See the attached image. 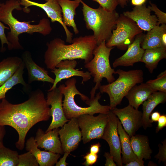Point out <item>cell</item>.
Here are the masks:
<instances>
[{
  "instance_id": "6da1fadb",
  "label": "cell",
  "mask_w": 166,
  "mask_h": 166,
  "mask_svg": "<svg viewBox=\"0 0 166 166\" xmlns=\"http://www.w3.org/2000/svg\"><path fill=\"white\" fill-rule=\"evenodd\" d=\"M44 94L38 89L31 93L29 99L21 103L14 104L5 98L0 102V125L10 126L17 131L18 139L16 148L22 150L25 138L29 130L35 124L48 120L50 108Z\"/></svg>"
},
{
  "instance_id": "7a4b0ae2",
  "label": "cell",
  "mask_w": 166,
  "mask_h": 166,
  "mask_svg": "<svg viewBox=\"0 0 166 166\" xmlns=\"http://www.w3.org/2000/svg\"><path fill=\"white\" fill-rule=\"evenodd\" d=\"M97 45L93 35L75 38L68 45L61 39L55 38L47 44L44 62L47 68L51 70L64 60L81 59L86 64L93 58V52Z\"/></svg>"
},
{
  "instance_id": "3957f363",
  "label": "cell",
  "mask_w": 166,
  "mask_h": 166,
  "mask_svg": "<svg viewBox=\"0 0 166 166\" xmlns=\"http://www.w3.org/2000/svg\"><path fill=\"white\" fill-rule=\"evenodd\" d=\"M22 9L18 0H8L1 4L0 21L8 25L10 29L6 36L9 43L8 47L10 50L23 49L19 41L18 36L21 34H32L37 32L46 36L52 31L50 21L47 18L42 19L36 25L31 24L30 22H22L18 20L13 16L12 12L14 10H19Z\"/></svg>"
},
{
  "instance_id": "277c9868",
  "label": "cell",
  "mask_w": 166,
  "mask_h": 166,
  "mask_svg": "<svg viewBox=\"0 0 166 166\" xmlns=\"http://www.w3.org/2000/svg\"><path fill=\"white\" fill-rule=\"evenodd\" d=\"M82 11L85 26L92 30L97 45L103 41H107L112 34L119 18V14L115 10L109 11L100 6L97 9L90 7L82 0Z\"/></svg>"
},
{
  "instance_id": "5b68a950",
  "label": "cell",
  "mask_w": 166,
  "mask_h": 166,
  "mask_svg": "<svg viewBox=\"0 0 166 166\" xmlns=\"http://www.w3.org/2000/svg\"><path fill=\"white\" fill-rule=\"evenodd\" d=\"M115 74L118 78L111 83L101 85L99 89L101 93H107L109 97L110 110L121 104L123 99L134 86L143 81V72L141 69L125 71L118 69Z\"/></svg>"
},
{
  "instance_id": "8992f818",
  "label": "cell",
  "mask_w": 166,
  "mask_h": 166,
  "mask_svg": "<svg viewBox=\"0 0 166 166\" xmlns=\"http://www.w3.org/2000/svg\"><path fill=\"white\" fill-rule=\"evenodd\" d=\"M105 43L106 42L103 41L97 46L93 52V58L84 65L93 77V81L95 83L90 92V98L95 97L96 91L101 85L103 78H106L109 83L115 80L113 74L116 71L111 68L109 60L110 52L114 47H108Z\"/></svg>"
},
{
  "instance_id": "52a82bcc",
  "label": "cell",
  "mask_w": 166,
  "mask_h": 166,
  "mask_svg": "<svg viewBox=\"0 0 166 166\" xmlns=\"http://www.w3.org/2000/svg\"><path fill=\"white\" fill-rule=\"evenodd\" d=\"M116 26V29L113 30L111 36L105 43L108 47L116 46L125 50L132 42L135 37L143 32L135 22L123 14L119 16Z\"/></svg>"
},
{
  "instance_id": "ba28073f",
  "label": "cell",
  "mask_w": 166,
  "mask_h": 166,
  "mask_svg": "<svg viewBox=\"0 0 166 166\" xmlns=\"http://www.w3.org/2000/svg\"><path fill=\"white\" fill-rule=\"evenodd\" d=\"M81 130L82 140L84 144L94 139H101L109 120L108 114L100 113L97 116L84 114L77 118Z\"/></svg>"
},
{
  "instance_id": "9c48e42d",
  "label": "cell",
  "mask_w": 166,
  "mask_h": 166,
  "mask_svg": "<svg viewBox=\"0 0 166 166\" xmlns=\"http://www.w3.org/2000/svg\"><path fill=\"white\" fill-rule=\"evenodd\" d=\"M109 120L101 138L108 144L110 153L113 156L117 165H123L121 156V148L117 130L118 118L111 111L108 113Z\"/></svg>"
},
{
  "instance_id": "30bf717a",
  "label": "cell",
  "mask_w": 166,
  "mask_h": 166,
  "mask_svg": "<svg viewBox=\"0 0 166 166\" xmlns=\"http://www.w3.org/2000/svg\"><path fill=\"white\" fill-rule=\"evenodd\" d=\"M18 0L21 5L24 6L23 10L26 12H29L30 10H29L28 7L30 6H36L43 9L48 17L51 19L52 22H57L61 25L65 32L66 42L71 43L73 34L63 23L61 9L57 0H45L46 2L43 4L39 3L30 0Z\"/></svg>"
},
{
  "instance_id": "8fae6325",
  "label": "cell",
  "mask_w": 166,
  "mask_h": 166,
  "mask_svg": "<svg viewBox=\"0 0 166 166\" xmlns=\"http://www.w3.org/2000/svg\"><path fill=\"white\" fill-rule=\"evenodd\" d=\"M63 96L62 93L57 87L48 91L46 101L47 104L51 106L49 114L52 117V120L45 132L54 128L62 127L69 120L66 118L63 111Z\"/></svg>"
},
{
  "instance_id": "7c38bea8",
  "label": "cell",
  "mask_w": 166,
  "mask_h": 166,
  "mask_svg": "<svg viewBox=\"0 0 166 166\" xmlns=\"http://www.w3.org/2000/svg\"><path fill=\"white\" fill-rule=\"evenodd\" d=\"M117 116L123 128L130 137L135 135L142 126V112L128 105L122 109L111 110Z\"/></svg>"
},
{
  "instance_id": "4fadbf2b",
  "label": "cell",
  "mask_w": 166,
  "mask_h": 166,
  "mask_svg": "<svg viewBox=\"0 0 166 166\" xmlns=\"http://www.w3.org/2000/svg\"><path fill=\"white\" fill-rule=\"evenodd\" d=\"M68 122L59 129L58 134L64 152L70 153L77 148L82 136L77 118H72Z\"/></svg>"
},
{
  "instance_id": "5bb4252c",
  "label": "cell",
  "mask_w": 166,
  "mask_h": 166,
  "mask_svg": "<svg viewBox=\"0 0 166 166\" xmlns=\"http://www.w3.org/2000/svg\"><path fill=\"white\" fill-rule=\"evenodd\" d=\"M77 64L75 60H62L57 65L51 72L55 75L54 81L52 87L48 91H50L56 87L57 84L62 80L69 79L74 76L82 77V83L87 81L92 77L89 71L84 72L75 69Z\"/></svg>"
},
{
  "instance_id": "9a60e30c",
  "label": "cell",
  "mask_w": 166,
  "mask_h": 166,
  "mask_svg": "<svg viewBox=\"0 0 166 166\" xmlns=\"http://www.w3.org/2000/svg\"><path fill=\"white\" fill-rule=\"evenodd\" d=\"M145 35L142 33L136 36L132 42L128 46L126 52L114 61L113 64L114 68L119 66H132L135 63L140 61L144 51L140 45Z\"/></svg>"
},
{
  "instance_id": "2e32d148",
  "label": "cell",
  "mask_w": 166,
  "mask_h": 166,
  "mask_svg": "<svg viewBox=\"0 0 166 166\" xmlns=\"http://www.w3.org/2000/svg\"><path fill=\"white\" fill-rule=\"evenodd\" d=\"M151 10L146 5L135 6L130 11L123 13L125 16L133 21L142 30L148 31L157 25L158 19L151 14Z\"/></svg>"
},
{
  "instance_id": "e0dca14e",
  "label": "cell",
  "mask_w": 166,
  "mask_h": 166,
  "mask_svg": "<svg viewBox=\"0 0 166 166\" xmlns=\"http://www.w3.org/2000/svg\"><path fill=\"white\" fill-rule=\"evenodd\" d=\"M59 129L55 128L45 133L42 129L38 128L34 138L38 147L55 153L63 154L64 152L58 137Z\"/></svg>"
},
{
  "instance_id": "ac0fdd59",
  "label": "cell",
  "mask_w": 166,
  "mask_h": 166,
  "mask_svg": "<svg viewBox=\"0 0 166 166\" xmlns=\"http://www.w3.org/2000/svg\"><path fill=\"white\" fill-rule=\"evenodd\" d=\"M22 57V61L28 72L29 84L35 81L53 83L54 79L49 76L47 70L38 65L34 61L29 51L24 52Z\"/></svg>"
},
{
  "instance_id": "d6986e66",
  "label": "cell",
  "mask_w": 166,
  "mask_h": 166,
  "mask_svg": "<svg viewBox=\"0 0 166 166\" xmlns=\"http://www.w3.org/2000/svg\"><path fill=\"white\" fill-rule=\"evenodd\" d=\"M26 150L30 151L36 158L40 166H52L57 161L61 154L50 151H42L38 147L34 137H31L25 143Z\"/></svg>"
},
{
  "instance_id": "ffe728a7",
  "label": "cell",
  "mask_w": 166,
  "mask_h": 166,
  "mask_svg": "<svg viewBox=\"0 0 166 166\" xmlns=\"http://www.w3.org/2000/svg\"><path fill=\"white\" fill-rule=\"evenodd\" d=\"M166 25H156L148 31L141 44L144 50L159 47H166Z\"/></svg>"
},
{
  "instance_id": "44dd1931",
  "label": "cell",
  "mask_w": 166,
  "mask_h": 166,
  "mask_svg": "<svg viewBox=\"0 0 166 166\" xmlns=\"http://www.w3.org/2000/svg\"><path fill=\"white\" fill-rule=\"evenodd\" d=\"M166 101V92L156 91L152 93L142 104V126L144 129L152 126V123L150 117L154 109L159 104L165 103Z\"/></svg>"
},
{
  "instance_id": "7402d4cb",
  "label": "cell",
  "mask_w": 166,
  "mask_h": 166,
  "mask_svg": "<svg viewBox=\"0 0 166 166\" xmlns=\"http://www.w3.org/2000/svg\"><path fill=\"white\" fill-rule=\"evenodd\" d=\"M62 10L63 22L66 26L72 27L74 33L78 34L79 31L74 19L76 9L81 3L80 0H57Z\"/></svg>"
},
{
  "instance_id": "603a6c76",
  "label": "cell",
  "mask_w": 166,
  "mask_h": 166,
  "mask_svg": "<svg viewBox=\"0 0 166 166\" xmlns=\"http://www.w3.org/2000/svg\"><path fill=\"white\" fill-rule=\"evenodd\" d=\"M155 92L146 83L142 82L132 87L125 97L128 100L129 105L138 109L139 106Z\"/></svg>"
},
{
  "instance_id": "cb8c5ba5",
  "label": "cell",
  "mask_w": 166,
  "mask_h": 166,
  "mask_svg": "<svg viewBox=\"0 0 166 166\" xmlns=\"http://www.w3.org/2000/svg\"><path fill=\"white\" fill-rule=\"evenodd\" d=\"M130 141L132 150L139 160L151 159L152 151L150 147L148 136L135 134L130 137Z\"/></svg>"
},
{
  "instance_id": "d4e9b609",
  "label": "cell",
  "mask_w": 166,
  "mask_h": 166,
  "mask_svg": "<svg viewBox=\"0 0 166 166\" xmlns=\"http://www.w3.org/2000/svg\"><path fill=\"white\" fill-rule=\"evenodd\" d=\"M166 58V47H162L144 50L140 62L144 63L152 73L159 61Z\"/></svg>"
},
{
  "instance_id": "484cf974",
  "label": "cell",
  "mask_w": 166,
  "mask_h": 166,
  "mask_svg": "<svg viewBox=\"0 0 166 166\" xmlns=\"http://www.w3.org/2000/svg\"><path fill=\"white\" fill-rule=\"evenodd\" d=\"M117 130L121 142L123 164H125L135 160H140L134 153L131 145L130 137L123 128L119 120L117 123Z\"/></svg>"
},
{
  "instance_id": "4316f807",
  "label": "cell",
  "mask_w": 166,
  "mask_h": 166,
  "mask_svg": "<svg viewBox=\"0 0 166 166\" xmlns=\"http://www.w3.org/2000/svg\"><path fill=\"white\" fill-rule=\"evenodd\" d=\"M22 62L18 57H9L0 61V86L11 77Z\"/></svg>"
},
{
  "instance_id": "83f0119b",
  "label": "cell",
  "mask_w": 166,
  "mask_h": 166,
  "mask_svg": "<svg viewBox=\"0 0 166 166\" xmlns=\"http://www.w3.org/2000/svg\"><path fill=\"white\" fill-rule=\"evenodd\" d=\"M25 66L22 61L12 76L0 86V101L5 98L7 92L16 85L20 84L26 88L28 87V84L25 81L23 77Z\"/></svg>"
},
{
  "instance_id": "f1b7e54d",
  "label": "cell",
  "mask_w": 166,
  "mask_h": 166,
  "mask_svg": "<svg viewBox=\"0 0 166 166\" xmlns=\"http://www.w3.org/2000/svg\"><path fill=\"white\" fill-rule=\"evenodd\" d=\"M18 154L4 146L0 147V166H17Z\"/></svg>"
},
{
  "instance_id": "f546056e",
  "label": "cell",
  "mask_w": 166,
  "mask_h": 166,
  "mask_svg": "<svg viewBox=\"0 0 166 166\" xmlns=\"http://www.w3.org/2000/svg\"><path fill=\"white\" fill-rule=\"evenodd\" d=\"M146 83L154 91L166 93V70L159 74L156 79L149 80Z\"/></svg>"
},
{
  "instance_id": "4dcf8cb0",
  "label": "cell",
  "mask_w": 166,
  "mask_h": 166,
  "mask_svg": "<svg viewBox=\"0 0 166 166\" xmlns=\"http://www.w3.org/2000/svg\"><path fill=\"white\" fill-rule=\"evenodd\" d=\"M38 163L34 156L30 151L18 155L17 166H38Z\"/></svg>"
},
{
  "instance_id": "1f68e13d",
  "label": "cell",
  "mask_w": 166,
  "mask_h": 166,
  "mask_svg": "<svg viewBox=\"0 0 166 166\" xmlns=\"http://www.w3.org/2000/svg\"><path fill=\"white\" fill-rule=\"evenodd\" d=\"M149 3L150 5L148 7L151 11H153L155 12L158 19L157 25L166 24V13L160 10L155 4L152 3L150 2H149Z\"/></svg>"
},
{
  "instance_id": "d6a6232c",
  "label": "cell",
  "mask_w": 166,
  "mask_h": 166,
  "mask_svg": "<svg viewBox=\"0 0 166 166\" xmlns=\"http://www.w3.org/2000/svg\"><path fill=\"white\" fill-rule=\"evenodd\" d=\"M99 4L100 6L109 11L115 10L119 4L118 0H92Z\"/></svg>"
},
{
  "instance_id": "836d02e7",
  "label": "cell",
  "mask_w": 166,
  "mask_h": 166,
  "mask_svg": "<svg viewBox=\"0 0 166 166\" xmlns=\"http://www.w3.org/2000/svg\"><path fill=\"white\" fill-rule=\"evenodd\" d=\"M162 144H159V152L154 157L158 160V162H161L166 165V140H164L162 142Z\"/></svg>"
},
{
  "instance_id": "e575fe53",
  "label": "cell",
  "mask_w": 166,
  "mask_h": 166,
  "mask_svg": "<svg viewBox=\"0 0 166 166\" xmlns=\"http://www.w3.org/2000/svg\"><path fill=\"white\" fill-rule=\"evenodd\" d=\"M98 158L97 154H93L90 152L87 153L84 157L85 161L82 164L85 166L92 165L96 162Z\"/></svg>"
},
{
  "instance_id": "d590c367",
  "label": "cell",
  "mask_w": 166,
  "mask_h": 166,
  "mask_svg": "<svg viewBox=\"0 0 166 166\" xmlns=\"http://www.w3.org/2000/svg\"><path fill=\"white\" fill-rule=\"evenodd\" d=\"M1 4V3L0 2V7ZM5 29H9V28L5 26L0 21V40L2 47H3L5 44H6L8 47L9 45V43L7 39L5 33Z\"/></svg>"
},
{
  "instance_id": "8d00e7d4",
  "label": "cell",
  "mask_w": 166,
  "mask_h": 166,
  "mask_svg": "<svg viewBox=\"0 0 166 166\" xmlns=\"http://www.w3.org/2000/svg\"><path fill=\"white\" fill-rule=\"evenodd\" d=\"M157 121V126L156 129V132H158L166 126V115H160Z\"/></svg>"
},
{
  "instance_id": "74e56055",
  "label": "cell",
  "mask_w": 166,
  "mask_h": 166,
  "mask_svg": "<svg viewBox=\"0 0 166 166\" xmlns=\"http://www.w3.org/2000/svg\"><path fill=\"white\" fill-rule=\"evenodd\" d=\"M104 156L106 159L105 166H116L117 165L115 163L113 156L109 152H105Z\"/></svg>"
},
{
  "instance_id": "f35d334b",
  "label": "cell",
  "mask_w": 166,
  "mask_h": 166,
  "mask_svg": "<svg viewBox=\"0 0 166 166\" xmlns=\"http://www.w3.org/2000/svg\"><path fill=\"white\" fill-rule=\"evenodd\" d=\"M70 153L68 152H65L62 157L56 163V166H66L68 164L66 162V159Z\"/></svg>"
},
{
  "instance_id": "ab89813d",
  "label": "cell",
  "mask_w": 166,
  "mask_h": 166,
  "mask_svg": "<svg viewBox=\"0 0 166 166\" xmlns=\"http://www.w3.org/2000/svg\"><path fill=\"white\" fill-rule=\"evenodd\" d=\"M101 145L99 143L91 145L90 148L89 152L95 154L99 153L100 150Z\"/></svg>"
},
{
  "instance_id": "60d3db41",
  "label": "cell",
  "mask_w": 166,
  "mask_h": 166,
  "mask_svg": "<svg viewBox=\"0 0 166 166\" xmlns=\"http://www.w3.org/2000/svg\"><path fill=\"white\" fill-rule=\"evenodd\" d=\"M144 161L138 160H133L126 163L124 165L125 166H144Z\"/></svg>"
},
{
  "instance_id": "b9f144b4",
  "label": "cell",
  "mask_w": 166,
  "mask_h": 166,
  "mask_svg": "<svg viewBox=\"0 0 166 166\" xmlns=\"http://www.w3.org/2000/svg\"><path fill=\"white\" fill-rule=\"evenodd\" d=\"M6 132L5 126L0 125V147L4 146L3 139Z\"/></svg>"
},
{
  "instance_id": "7bdbcfd3",
  "label": "cell",
  "mask_w": 166,
  "mask_h": 166,
  "mask_svg": "<svg viewBox=\"0 0 166 166\" xmlns=\"http://www.w3.org/2000/svg\"><path fill=\"white\" fill-rule=\"evenodd\" d=\"M160 115V113L158 112L152 113L150 115L151 117L150 120L152 122H157Z\"/></svg>"
},
{
  "instance_id": "ee69618b",
  "label": "cell",
  "mask_w": 166,
  "mask_h": 166,
  "mask_svg": "<svg viewBox=\"0 0 166 166\" xmlns=\"http://www.w3.org/2000/svg\"><path fill=\"white\" fill-rule=\"evenodd\" d=\"M147 0H131V4L134 6H138L144 4Z\"/></svg>"
},
{
  "instance_id": "f6af8a7d",
  "label": "cell",
  "mask_w": 166,
  "mask_h": 166,
  "mask_svg": "<svg viewBox=\"0 0 166 166\" xmlns=\"http://www.w3.org/2000/svg\"><path fill=\"white\" fill-rule=\"evenodd\" d=\"M129 0H118L119 4L122 7H124L127 5V3Z\"/></svg>"
}]
</instances>
